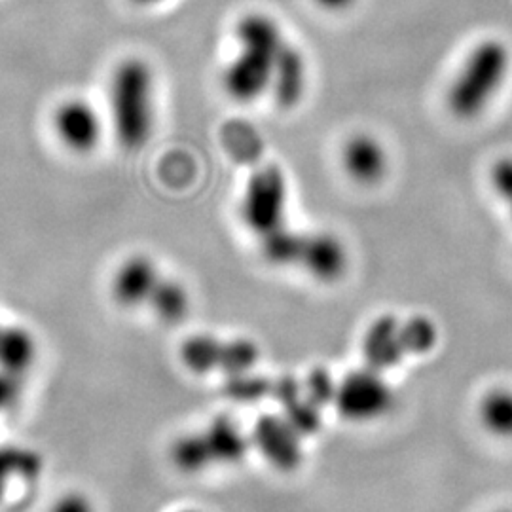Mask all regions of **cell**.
<instances>
[{
    "label": "cell",
    "instance_id": "obj_33",
    "mask_svg": "<svg viewBox=\"0 0 512 512\" xmlns=\"http://www.w3.org/2000/svg\"><path fill=\"white\" fill-rule=\"evenodd\" d=\"M497 512H512V511H497Z\"/></svg>",
    "mask_w": 512,
    "mask_h": 512
},
{
    "label": "cell",
    "instance_id": "obj_24",
    "mask_svg": "<svg viewBox=\"0 0 512 512\" xmlns=\"http://www.w3.org/2000/svg\"><path fill=\"white\" fill-rule=\"evenodd\" d=\"M228 378L230 380L226 384V395L236 403L253 404L264 399L268 393H272V385L268 384V380L253 376L251 372L228 376Z\"/></svg>",
    "mask_w": 512,
    "mask_h": 512
},
{
    "label": "cell",
    "instance_id": "obj_9",
    "mask_svg": "<svg viewBox=\"0 0 512 512\" xmlns=\"http://www.w3.org/2000/svg\"><path fill=\"white\" fill-rule=\"evenodd\" d=\"M298 264L315 279L334 283L348 270V253L344 243L332 234H306Z\"/></svg>",
    "mask_w": 512,
    "mask_h": 512
},
{
    "label": "cell",
    "instance_id": "obj_18",
    "mask_svg": "<svg viewBox=\"0 0 512 512\" xmlns=\"http://www.w3.org/2000/svg\"><path fill=\"white\" fill-rule=\"evenodd\" d=\"M224 342L211 334L188 336L181 346L179 357L186 370L192 374L205 376L213 370H219Z\"/></svg>",
    "mask_w": 512,
    "mask_h": 512
},
{
    "label": "cell",
    "instance_id": "obj_6",
    "mask_svg": "<svg viewBox=\"0 0 512 512\" xmlns=\"http://www.w3.org/2000/svg\"><path fill=\"white\" fill-rule=\"evenodd\" d=\"M277 54L239 48V54L222 71L220 82L224 92L238 103H251L260 95H264L272 88V74Z\"/></svg>",
    "mask_w": 512,
    "mask_h": 512
},
{
    "label": "cell",
    "instance_id": "obj_31",
    "mask_svg": "<svg viewBox=\"0 0 512 512\" xmlns=\"http://www.w3.org/2000/svg\"><path fill=\"white\" fill-rule=\"evenodd\" d=\"M135 6H141V8H150V6H158L165 0H131Z\"/></svg>",
    "mask_w": 512,
    "mask_h": 512
},
{
    "label": "cell",
    "instance_id": "obj_27",
    "mask_svg": "<svg viewBox=\"0 0 512 512\" xmlns=\"http://www.w3.org/2000/svg\"><path fill=\"white\" fill-rule=\"evenodd\" d=\"M48 512H97L92 497L80 490L59 495Z\"/></svg>",
    "mask_w": 512,
    "mask_h": 512
},
{
    "label": "cell",
    "instance_id": "obj_25",
    "mask_svg": "<svg viewBox=\"0 0 512 512\" xmlns=\"http://www.w3.org/2000/svg\"><path fill=\"white\" fill-rule=\"evenodd\" d=\"M283 410V416L302 437H310L321 427V408L311 403L304 393L293 403L283 406Z\"/></svg>",
    "mask_w": 512,
    "mask_h": 512
},
{
    "label": "cell",
    "instance_id": "obj_22",
    "mask_svg": "<svg viewBox=\"0 0 512 512\" xmlns=\"http://www.w3.org/2000/svg\"><path fill=\"white\" fill-rule=\"evenodd\" d=\"M401 336L404 349L410 355H425L437 346L439 330L429 317L414 315L408 321H401Z\"/></svg>",
    "mask_w": 512,
    "mask_h": 512
},
{
    "label": "cell",
    "instance_id": "obj_20",
    "mask_svg": "<svg viewBox=\"0 0 512 512\" xmlns=\"http://www.w3.org/2000/svg\"><path fill=\"white\" fill-rule=\"evenodd\" d=\"M169 458L184 475H198L215 465L203 431L188 433L171 444Z\"/></svg>",
    "mask_w": 512,
    "mask_h": 512
},
{
    "label": "cell",
    "instance_id": "obj_17",
    "mask_svg": "<svg viewBox=\"0 0 512 512\" xmlns=\"http://www.w3.org/2000/svg\"><path fill=\"white\" fill-rule=\"evenodd\" d=\"M42 471V459L35 450L21 444L0 446V501L14 480H33Z\"/></svg>",
    "mask_w": 512,
    "mask_h": 512
},
{
    "label": "cell",
    "instance_id": "obj_28",
    "mask_svg": "<svg viewBox=\"0 0 512 512\" xmlns=\"http://www.w3.org/2000/svg\"><path fill=\"white\" fill-rule=\"evenodd\" d=\"M23 395V378L0 370V414L16 408Z\"/></svg>",
    "mask_w": 512,
    "mask_h": 512
},
{
    "label": "cell",
    "instance_id": "obj_30",
    "mask_svg": "<svg viewBox=\"0 0 512 512\" xmlns=\"http://www.w3.org/2000/svg\"><path fill=\"white\" fill-rule=\"evenodd\" d=\"M355 0H315L317 6H321L323 10H329V12H342V10H348L349 6H353Z\"/></svg>",
    "mask_w": 512,
    "mask_h": 512
},
{
    "label": "cell",
    "instance_id": "obj_4",
    "mask_svg": "<svg viewBox=\"0 0 512 512\" xmlns=\"http://www.w3.org/2000/svg\"><path fill=\"white\" fill-rule=\"evenodd\" d=\"M287 196V179L279 167L258 169L249 179L241 202V217L247 228L262 238L285 226Z\"/></svg>",
    "mask_w": 512,
    "mask_h": 512
},
{
    "label": "cell",
    "instance_id": "obj_23",
    "mask_svg": "<svg viewBox=\"0 0 512 512\" xmlns=\"http://www.w3.org/2000/svg\"><path fill=\"white\" fill-rule=\"evenodd\" d=\"M258 355H260L258 346L251 340L238 338V340L224 342L219 370H222L228 376L251 372L253 366L256 365V361H258Z\"/></svg>",
    "mask_w": 512,
    "mask_h": 512
},
{
    "label": "cell",
    "instance_id": "obj_1",
    "mask_svg": "<svg viewBox=\"0 0 512 512\" xmlns=\"http://www.w3.org/2000/svg\"><path fill=\"white\" fill-rule=\"evenodd\" d=\"M109 122L118 147L139 152L156 128V73L141 55L120 59L109 78Z\"/></svg>",
    "mask_w": 512,
    "mask_h": 512
},
{
    "label": "cell",
    "instance_id": "obj_16",
    "mask_svg": "<svg viewBox=\"0 0 512 512\" xmlns=\"http://www.w3.org/2000/svg\"><path fill=\"white\" fill-rule=\"evenodd\" d=\"M148 308L162 323L167 325L181 323L190 311V293L181 281L162 275L160 283L156 285L154 293L148 300Z\"/></svg>",
    "mask_w": 512,
    "mask_h": 512
},
{
    "label": "cell",
    "instance_id": "obj_32",
    "mask_svg": "<svg viewBox=\"0 0 512 512\" xmlns=\"http://www.w3.org/2000/svg\"><path fill=\"white\" fill-rule=\"evenodd\" d=\"M179 512H203V511H198V509H183V511H179Z\"/></svg>",
    "mask_w": 512,
    "mask_h": 512
},
{
    "label": "cell",
    "instance_id": "obj_13",
    "mask_svg": "<svg viewBox=\"0 0 512 512\" xmlns=\"http://www.w3.org/2000/svg\"><path fill=\"white\" fill-rule=\"evenodd\" d=\"M270 90L274 92L275 101L285 109L296 107L306 92V59L289 42H285L275 57Z\"/></svg>",
    "mask_w": 512,
    "mask_h": 512
},
{
    "label": "cell",
    "instance_id": "obj_14",
    "mask_svg": "<svg viewBox=\"0 0 512 512\" xmlns=\"http://www.w3.org/2000/svg\"><path fill=\"white\" fill-rule=\"evenodd\" d=\"M215 465H236L249 452V440L241 433L236 421L219 416L203 429Z\"/></svg>",
    "mask_w": 512,
    "mask_h": 512
},
{
    "label": "cell",
    "instance_id": "obj_2",
    "mask_svg": "<svg viewBox=\"0 0 512 512\" xmlns=\"http://www.w3.org/2000/svg\"><path fill=\"white\" fill-rule=\"evenodd\" d=\"M512 55L503 40L478 42L450 84L446 103L458 120H475L494 101L511 73Z\"/></svg>",
    "mask_w": 512,
    "mask_h": 512
},
{
    "label": "cell",
    "instance_id": "obj_29",
    "mask_svg": "<svg viewBox=\"0 0 512 512\" xmlns=\"http://www.w3.org/2000/svg\"><path fill=\"white\" fill-rule=\"evenodd\" d=\"M492 183L495 192L507 202L512 213V158L497 160L492 169Z\"/></svg>",
    "mask_w": 512,
    "mask_h": 512
},
{
    "label": "cell",
    "instance_id": "obj_8",
    "mask_svg": "<svg viewBox=\"0 0 512 512\" xmlns=\"http://www.w3.org/2000/svg\"><path fill=\"white\" fill-rule=\"evenodd\" d=\"M302 435L294 429L285 416L266 414L256 421L253 442L258 452L268 459V463L277 471L293 473L300 467L302 452Z\"/></svg>",
    "mask_w": 512,
    "mask_h": 512
},
{
    "label": "cell",
    "instance_id": "obj_21",
    "mask_svg": "<svg viewBox=\"0 0 512 512\" xmlns=\"http://www.w3.org/2000/svg\"><path fill=\"white\" fill-rule=\"evenodd\" d=\"M304 236L306 234H300L287 226H281L260 238L262 256L274 266L298 264L300 255H302V247H304Z\"/></svg>",
    "mask_w": 512,
    "mask_h": 512
},
{
    "label": "cell",
    "instance_id": "obj_11",
    "mask_svg": "<svg viewBox=\"0 0 512 512\" xmlns=\"http://www.w3.org/2000/svg\"><path fill=\"white\" fill-rule=\"evenodd\" d=\"M342 164L355 183H380L387 173V152L384 145L368 133H357L342 150Z\"/></svg>",
    "mask_w": 512,
    "mask_h": 512
},
{
    "label": "cell",
    "instance_id": "obj_15",
    "mask_svg": "<svg viewBox=\"0 0 512 512\" xmlns=\"http://www.w3.org/2000/svg\"><path fill=\"white\" fill-rule=\"evenodd\" d=\"M236 38L239 48H251L268 54H277L285 46V38L277 21L260 12L239 19Z\"/></svg>",
    "mask_w": 512,
    "mask_h": 512
},
{
    "label": "cell",
    "instance_id": "obj_12",
    "mask_svg": "<svg viewBox=\"0 0 512 512\" xmlns=\"http://www.w3.org/2000/svg\"><path fill=\"white\" fill-rule=\"evenodd\" d=\"M35 332L18 323H0V370L25 378L38 361Z\"/></svg>",
    "mask_w": 512,
    "mask_h": 512
},
{
    "label": "cell",
    "instance_id": "obj_10",
    "mask_svg": "<svg viewBox=\"0 0 512 512\" xmlns=\"http://www.w3.org/2000/svg\"><path fill=\"white\" fill-rule=\"evenodd\" d=\"M363 353L366 366L380 372H387L401 365L406 355L401 336V321L393 315L378 317L366 330Z\"/></svg>",
    "mask_w": 512,
    "mask_h": 512
},
{
    "label": "cell",
    "instance_id": "obj_5",
    "mask_svg": "<svg viewBox=\"0 0 512 512\" xmlns=\"http://www.w3.org/2000/svg\"><path fill=\"white\" fill-rule=\"evenodd\" d=\"M52 131L61 147L74 156L93 154L105 135L99 109L84 97H67L52 110Z\"/></svg>",
    "mask_w": 512,
    "mask_h": 512
},
{
    "label": "cell",
    "instance_id": "obj_7",
    "mask_svg": "<svg viewBox=\"0 0 512 512\" xmlns=\"http://www.w3.org/2000/svg\"><path fill=\"white\" fill-rule=\"evenodd\" d=\"M160 279L162 272L152 256L145 253L126 256L110 277V296L124 310L145 308Z\"/></svg>",
    "mask_w": 512,
    "mask_h": 512
},
{
    "label": "cell",
    "instance_id": "obj_3",
    "mask_svg": "<svg viewBox=\"0 0 512 512\" xmlns=\"http://www.w3.org/2000/svg\"><path fill=\"white\" fill-rule=\"evenodd\" d=\"M395 404L393 389L387 384L384 372L365 366L353 370L336 387L334 406L344 420L370 423L382 420Z\"/></svg>",
    "mask_w": 512,
    "mask_h": 512
},
{
    "label": "cell",
    "instance_id": "obj_19",
    "mask_svg": "<svg viewBox=\"0 0 512 512\" xmlns=\"http://www.w3.org/2000/svg\"><path fill=\"white\" fill-rule=\"evenodd\" d=\"M478 418L490 435L512 439V389L488 391L478 406Z\"/></svg>",
    "mask_w": 512,
    "mask_h": 512
},
{
    "label": "cell",
    "instance_id": "obj_26",
    "mask_svg": "<svg viewBox=\"0 0 512 512\" xmlns=\"http://www.w3.org/2000/svg\"><path fill=\"white\" fill-rule=\"evenodd\" d=\"M336 387H338V384L332 380L329 370H325V368H315V370H311L306 384L302 385L304 395H306L315 406H319V408H325V406H329V404H334Z\"/></svg>",
    "mask_w": 512,
    "mask_h": 512
}]
</instances>
